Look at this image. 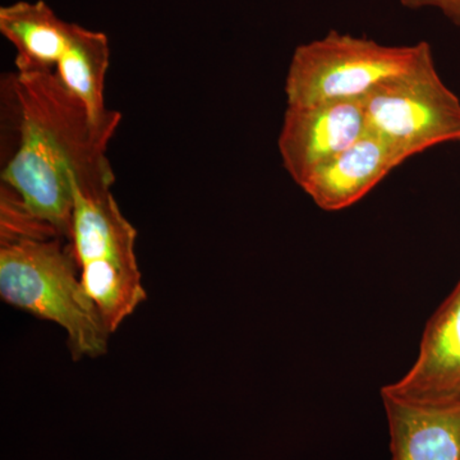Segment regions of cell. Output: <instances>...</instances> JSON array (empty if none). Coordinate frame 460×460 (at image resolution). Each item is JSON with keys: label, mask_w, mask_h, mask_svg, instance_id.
Returning a JSON list of instances; mask_svg holds the SVG:
<instances>
[{"label": "cell", "mask_w": 460, "mask_h": 460, "mask_svg": "<svg viewBox=\"0 0 460 460\" xmlns=\"http://www.w3.org/2000/svg\"><path fill=\"white\" fill-rule=\"evenodd\" d=\"M381 396L420 408L460 407V280L429 320L411 370Z\"/></svg>", "instance_id": "52a82bcc"}, {"label": "cell", "mask_w": 460, "mask_h": 460, "mask_svg": "<svg viewBox=\"0 0 460 460\" xmlns=\"http://www.w3.org/2000/svg\"><path fill=\"white\" fill-rule=\"evenodd\" d=\"M368 131L410 157L460 144V99L441 80L431 47L407 74L365 99Z\"/></svg>", "instance_id": "8992f818"}, {"label": "cell", "mask_w": 460, "mask_h": 460, "mask_svg": "<svg viewBox=\"0 0 460 460\" xmlns=\"http://www.w3.org/2000/svg\"><path fill=\"white\" fill-rule=\"evenodd\" d=\"M368 132L365 100H343L310 107H288L278 147L296 184L334 159Z\"/></svg>", "instance_id": "ba28073f"}, {"label": "cell", "mask_w": 460, "mask_h": 460, "mask_svg": "<svg viewBox=\"0 0 460 460\" xmlns=\"http://www.w3.org/2000/svg\"><path fill=\"white\" fill-rule=\"evenodd\" d=\"M401 4L413 11L422 8L438 9L453 25L460 29V0H401Z\"/></svg>", "instance_id": "8fae6325"}, {"label": "cell", "mask_w": 460, "mask_h": 460, "mask_svg": "<svg viewBox=\"0 0 460 460\" xmlns=\"http://www.w3.org/2000/svg\"><path fill=\"white\" fill-rule=\"evenodd\" d=\"M407 160L398 148L368 131L352 146L316 169L299 187L323 210H343L361 201Z\"/></svg>", "instance_id": "9c48e42d"}, {"label": "cell", "mask_w": 460, "mask_h": 460, "mask_svg": "<svg viewBox=\"0 0 460 460\" xmlns=\"http://www.w3.org/2000/svg\"><path fill=\"white\" fill-rule=\"evenodd\" d=\"M429 47L428 41L389 47L332 30L293 53L284 87L288 107L365 100L381 84L411 71Z\"/></svg>", "instance_id": "5b68a950"}, {"label": "cell", "mask_w": 460, "mask_h": 460, "mask_svg": "<svg viewBox=\"0 0 460 460\" xmlns=\"http://www.w3.org/2000/svg\"><path fill=\"white\" fill-rule=\"evenodd\" d=\"M0 32L16 50L17 72L56 75L83 100L93 119L113 113L104 98L111 65L107 35L66 22L44 0L0 8Z\"/></svg>", "instance_id": "277c9868"}, {"label": "cell", "mask_w": 460, "mask_h": 460, "mask_svg": "<svg viewBox=\"0 0 460 460\" xmlns=\"http://www.w3.org/2000/svg\"><path fill=\"white\" fill-rule=\"evenodd\" d=\"M0 296L65 330L75 359L107 353L111 332L84 289L71 239L0 238Z\"/></svg>", "instance_id": "7a4b0ae2"}, {"label": "cell", "mask_w": 460, "mask_h": 460, "mask_svg": "<svg viewBox=\"0 0 460 460\" xmlns=\"http://www.w3.org/2000/svg\"><path fill=\"white\" fill-rule=\"evenodd\" d=\"M392 460H460V407L420 408L383 398Z\"/></svg>", "instance_id": "30bf717a"}, {"label": "cell", "mask_w": 460, "mask_h": 460, "mask_svg": "<svg viewBox=\"0 0 460 460\" xmlns=\"http://www.w3.org/2000/svg\"><path fill=\"white\" fill-rule=\"evenodd\" d=\"M18 146L2 172L0 234L71 239L75 184L115 181L109 142L119 111L93 119L56 75L16 72Z\"/></svg>", "instance_id": "6da1fadb"}, {"label": "cell", "mask_w": 460, "mask_h": 460, "mask_svg": "<svg viewBox=\"0 0 460 460\" xmlns=\"http://www.w3.org/2000/svg\"><path fill=\"white\" fill-rule=\"evenodd\" d=\"M113 183L75 184L71 230L84 289L111 332L146 299L135 252L137 232L115 201Z\"/></svg>", "instance_id": "3957f363"}]
</instances>
